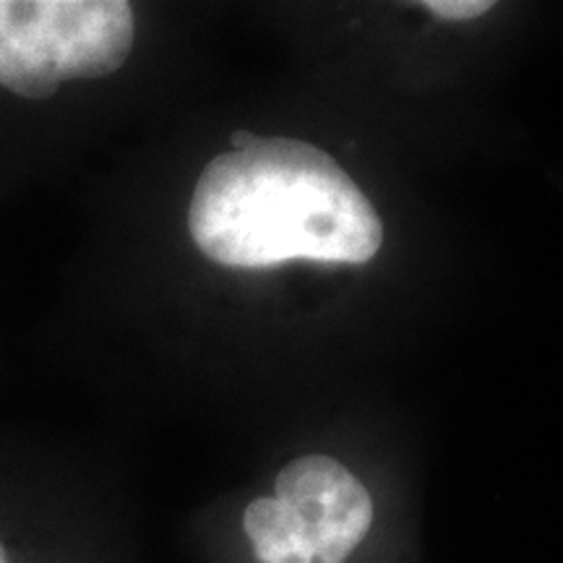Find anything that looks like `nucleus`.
<instances>
[{
    "mask_svg": "<svg viewBox=\"0 0 563 563\" xmlns=\"http://www.w3.org/2000/svg\"><path fill=\"white\" fill-rule=\"evenodd\" d=\"M188 230L209 262L269 269L298 258L365 264L384 224L332 154L298 139H256L203 167Z\"/></svg>",
    "mask_w": 563,
    "mask_h": 563,
    "instance_id": "1",
    "label": "nucleus"
},
{
    "mask_svg": "<svg viewBox=\"0 0 563 563\" xmlns=\"http://www.w3.org/2000/svg\"><path fill=\"white\" fill-rule=\"evenodd\" d=\"M133 37L125 0H0V87L47 100L66 81L115 74Z\"/></svg>",
    "mask_w": 563,
    "mask_h": 563,
    "instance_id": "2",
    "label": "nucleus"
},
{
    "mask_svg": "<svg viewBox=\"0 0 563 563\" xmlns=\"http://www.w3.org/2000/svg\"><path fill=\"white\" fill-rule=\"evenodd\" d=\"M371 525V493L344 464L323 454L287 464L274 496L256 498L243 514V530L262 563H344Z\"/></svg>",
    "mask_w": 563,
    "mask_h": 563,
    "instance_id": "3",
    "label": "nucleus"
},
{
    "mask_svg": "<svg viewBox=\"0 0 563 563\" xmlns=\"http://www.w3.org/2000/svg\"><path fill=\"white\" fill-rule=\"evenodd\" d=\"M422 9L446 21H470L485 16L493 9V3L490 0H426Z\"/></svg>",
    "mask_w": 563,
    "mask_h": 563,
    "instance_id": "4",
    "label": "nucleus"
},
{
    "mask_svg": "<svg viewBox=\"0 0 563 563\" xmlns=\"http://www.w3.org/2000/svg\"><path fill=\"white\" fill-rule=\"evenodd\" d=\"M256 139L258 136H253V133H245V131L232 133V150H245V146H251Z\"/></svg>",
    "mask_w": 563,
    "mask_h": 563,
    "instance_id": "5",
    "label": "nucleus"
},
{
    "mask_svg": "<svg viewBox=\"0 0 563 563\" xmlns=\"http://www.w3.org/2000/svg\"><path fill=\"white\" fill-rule=\"evenodd\" d=\"M277 563H311V561H302V559H285V561H277Z\"/></svg>",
    "mask_w": 563,
    "mask_h": 563,
    "instance_id": "6",
    "label": "nucleus"
},
{
    "mask_svg": "<svg viewBox=\"0 0 563 563\" xmlns=\"http://www.w3.org/2000/svg\"><path fill=\"white\" fill-rule=\"evenodd\" d=\"M0 563H5V559H3V548H0Z\"/></svg>",
    "mask_w": 563,
    "mask_h": 563,
    "instance_id": "7",
    "label": "nucleus"
}]
</instances>
